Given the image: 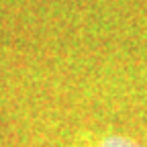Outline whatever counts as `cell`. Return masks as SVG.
Masks as SVG:
<instances>
[{"label":"cell","instance_id":"cell-1","mask_svg":"<svg viewBox=\"0 0 147 147\" xmlns=\"http://www.w3.org/2000/svg\"><path fill=\"white\" fill-rule=\"evenodd\" d=\"M100 147H143V145H139V143H135V141H131V139H125V137H106L102 143H100Z\"/></svg>","mask_w":147,"mask_h":147}]
</instances>
